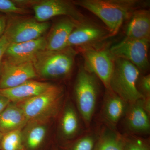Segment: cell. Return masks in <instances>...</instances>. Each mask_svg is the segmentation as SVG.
<instances>
[{
    "instance_id": "cb8c5ba5",
    "label": "cell",
    "mask_w": 150,
    "mask_h": 150,
    "mask_svg": "<svg viewBox=\"0 0 150 150\" xmlns=\"http://www.w3.org/2000/svg\"><path fill=\"white\" fill-rule=\"evenodd\" d=\"M95 144V141L93 137L86 136L75 142L69 150H93Z\"/></svg>"
},
{
    "instance_id": "603a6c76",
    "label": "cell",
    "mask_w": 150,
    "mask_h": 150,
    "mask_svg": "<svg viewBox=\"0 0 150 150\" xmlns=\"http://www.w3.org/2000/svg\"><path fill=\"white\" fill-rule=\"evenodd\" d=\"M0 12L24 14L28 13V11L24 8L19 6L14 1L0 0Z\"/></svg>"
},
{
    "instance_id": "4fadbf2b",
    "label": "cell",
    "mask_w": 150,
    "mask_h": 150,
    "mask_svg": "<svg viewBox=\"0 0 150 150\" xmlns=\"http://www.w3.org/2000/svg\"><path fill=\"white\" fill-rule=\"evenodd\" d=\"M78 23L68 17L57 22L46 38V50L60 51L67 48L69 37Z\"/></svg>"
},
{
    "instance_id": "6da1fadb",
    "label": "cell",
    "mask_w": 150,
    "mask_h": 150,
    "mask_svg": "<svg viewBox=\"0 0 150 150\" xmlns=\"http://www.w3.org/2000/svg\"><path fill=\"white\" fill-rule=\"evenodd\" d=\"M75 5L87 10L99 18L110 36L118 33L123 23L129 19L140 3L137 0H79Z\"/></svg>"
},
{
    "instance_id": "9c48e42d",
    "label": "cell",
    "mask_w": 150,
    "mask_h": 150,
    "mask_svg": "<svg viewBox=\"0 0 150 150\" xmlns=\"http://www.w3.org/2000/svg\"><path fill=\"white\" fill-rule=\"evenodd\" d=\"M50 27V23L35 19L16 20L7 23L4 35L10 43H23L42 37Z\"/></svg>"
},
{
    "instance_id": "52a82bcc",
    "label": "cell",
    "mask_w": 150,
    "mask_h": 150,
    "mask_svg": "<svg viewBox=\"0 0 150 150\" xmlns=\"http://www.w3.org/2000/svg\"><path fill=\"white\" fill-rule=\"evenodd\" d=\"M149 41L125 37L121 42L112 46L109 51L114 59H125L140 71H146L149 67L148 58Z\"/></svg>"
},
{
    "instance_id": "8992f818",
    "label": "cell",
    "mask_w": 150,
    "mask_h": 150,
    "mask_svg": "<svg viewBox=\"0 0 150 150\" xmlns=\"http://www.w3.org/2000/svg\"><path fill=\"white\" fill-rule=\"evenodd\" d=\"M85 67L101 81L107 91H110V81L114 67V58L107 49L96 47L80 49Z\"/></svg>"
},
{
    "instance_id": "e0dca14e",
    "label": "cell",
    "mask_w": 150,
    "mask_h": 150,
    "mask_svg": "<svg viewBox=\"0 0 150 150\" xmlns=\"http://www.w3.org/2000/svg\"><path fill=\"white\" fill-rule=\"evenodd\" d=\"M27 123L23 110L15 103H10L0 113V132L4 134L20 130Z\"/></svg>"
},
{
    "instance_id": "5bb4252c",
    "label": "cell",
    "mask_w": 150,
    "mask_h": 150,
    "mask_svg": "<svg viewBox=\"0 0 150 150\" xmlns=\"http://www.w3.org/2000/svg\"><path fill=\"white\" fill-rule=\"evenodd\" d=\"M54 84L30 80L12 88L0 89V94L11 102H23L46 91Z\"/></svg>"
},
{
    "instance_id": "f1b7e54d",
    "label": "cell",
    "mask_w": 150,
    "mask_h": 150,
    "mask_svg": "<svg viewBox=\"0 0 150 150\" xmlns=\"http://www.w3.org/2000/svg\"><path fill=\"white\" fill-rule=\"evenodd\" d=\"M10 102L9 100L0 94V113L5 109Z\"/></svg>"
},
{
    "instance_id": "7c38bea8",
    "label": "cell",
    "mask_w": 150,
    "mask_h": 150,
    "mask_svg": "<svg viewBox=\"0 0 150 150\" xmlns=\"http://www.w3.org/2000/svg\"><path fill=\"white\" fill-rule=\"evenodd\" d=\"M46 48V38L42 36L23 43H10L4 57L6 61L15 64L32 62L36 55Z\"/></svg>"
},
{
    "instance_id": "2e32d148",
    "label": "cell",
    "mask_w": 150,
    "mask_h": 150,
    "mask_svg": "<svg viewBox=\"0 0 150 150\" xmlns=\"http://www.w3.org/2000/svg\"><path fill=\"white\" fill-rule=\"evenodd\" d=\"M143 99L131 103L126 111V127L133 133L145 134L149 131V114L143 107Z\"/></svg>"
},
{
    "instance_id": "7402d4cb",
    "label": "cell",
    "mask_w": 150,
    "mask_h": 150,
    "mask_svg": "<svg viewBox=\"0 0 150 150\" xmlns=\"http://www.w3.org/2000/svg\"><path fill=\"white\" fill-rule=\"evenodd\" d=\"M46 134L43 126H37L33 128L28 133L26 139V148L28 150H36L43 143Z\"/></svg>"
},
{
    "instance_id": "44dd1931",
    "label": "cell",
    "mask_w": 150,
    "mask_h": 150,
    "mask_svg": "<svg viewBox=\"0 0 150 150\" xmlns=\"http://www.w3.org/2000/svg\"><path fill=\"white\" fill-rule=\"evenodd\" d=\"M1 150H24L20 130L9 132L3 135L0 141Z\"/></svg>"
},
{
    "instance_id": "30bf717a",
    "label": "cell",
    "mask_w": 150,
    "mask_h": 150,
    "mask_svg": "<svg viewBox=\"0 0 150 150\" xmlns=\"http://www.w3.org/2000/svg\"><path fill=\"white\" fill-rule=\"evenodd\" d=\"M109 37L111 36L107 29L87 21L80 23L71 33L67 47H94Z\"/></svg>"
},
{
    "instance_id": "9a60e30c",
    "label": "cell",
    "mask_w": 150,
    "mask_h": 150,
    "mask_svg": "<svg viewBox=\"0 0 150 150\" xmlns=\"http://www.w3.org/2000/svg\"><path fill=\"white\" fill-rule=\"evenodd\" d=\"M129 20L125 37L150 41L149 11L145 9H137L133 12Z\"/></svg>"
},
{
    "instance_id": "484cf974",
    "label": "cell",
    "mask_w": 150,
    "mask_h": 150,
    "mask_svg": "<svg viewBox=\"0 0 150 150\" xmlns=\"http://www.w3.org/2000/svg\"><path fill=\"white\" fill-rule=\"evenodd\" d=\"M140 89L141 93L144 97L150 96V76L149 74L144 76L141 78L140 81Z\"/></svg>"
},
{
    "instance_id": "7a4b0ae2",
    "label": "cell",
    "mask_w": 150,
    "mask_h": 150,
    "mask_svg": "<svg viewBox=\"0 0 150 150\" xmlns=\"http://www.w3.org/2000/svg\"><path fill=\"white\" fill-rule=\"evenodd\" d=\"M76 54L72 47L60 51L45 50L38 53L32 63L37 76L40 77L47 79H60L71 73Z\"/></svg>"
},
{
    "instance_id": "d4e9b609",
    "label": "cell",
    "mask_w": 150,
    "mask_h": 150,
    "mask_svg": "<svg viewBox=\"0 0 150 150\" xmlns=\"http://www.w3.org/2000/svg\"><path fill=\"white\" fill-rule=\"evenodd\" d=\"M123 140V150H150L149 144L142 140Z\"/></svg>"
},
{
    "instance_id": "5b68a950",
    "label": "cell",
    "mask_w": 150,
    "mask_h": 150,
    "mask_svg": "<svg viewBox=\"0 0 150 150\" xmlns=\"http://www.w3.org/2000/svg\"><path fill=\"white\" fill-rule=\"evenodd\" d=\"M63 95V89L53 85L43 93L23 101V103L20 106L23 110L28 122L38 121L56 113Z\"/></svg>"
},
{
    "instance_id": "ffe728a7",
    "label": "cell",
    "mask_w": 150,
    "mask_h": 150,
    "mask_svg": "<svg viewBox=\"0 0 150 150\" xmlns=\"http://www.w3.org/2000/svg\"><path fill=\"white\" fill-rule=\"evenodd\" d=\"M93 150H123V139L112 132H107L95 142Z\"/></svg>"
},
{
    "instance_id": "83f0119b",
    "label": "cell",
    "mask_w": 150,
    "mask_h": 150,
    "mask_svg": "<svg viewBox=\"0 0 150 150\" xmlns=\"http://www.w3.org/2000/svg\"><path fill=\"white\" fill-rule=\"evenodd\" d=\"M7 22L5 16L0 14V38L4 34L6 28Z\"/></svg>"
},
{
    "instance_id": "ac0fdd59",
    "label": "cell",
    "mask_w": 150,
    "mask_h": 150,
    "mask_svg": "<svg viewBox=\"0 0 150 150\" xmlns=\"http://www.w3.org/2000/svg\"><path fill=\"white\" fill-rule=\"evenodd\" d=\"M126 103L113 92L107 91L103 110L105 120L110 124L115 125L126 113Z\"/></svg>"
},
{
    "instance_id": "8fae6325",
    "label": "cell",
    "mask_w": 150,
    "mask_h": 150,
    "mask_svg": "<svg viewBox=\"0 0 150 150\" xmlns=\"http://www.w3.org/2000/svg\"><path fill=\"white\" fill-rule=\"evenodd\" d=\"M37 75L32 62H3L0 77V89L12 88L34 79Z\"/></svg>"
},
{
    "instance_id": "3957f363",
    "label": "cell",
    "mask_w": 150,
    "mask_h": 150,
    "mask_svg": "<svg viewBox=\"0 0 150 150\" xmlns=\"http://www.w3.org/2000/svg\"><path fill=\"white\" fill-rule=\"evenodd\" d=\"M140 71L125 59H114V67L110 81L111 91L126 102L134 103L144 98L137 88Z\"/></svg>"
},
{
    "instance_id": "4316f807",
    "label": "cell",
    "mask_w": 150,
    "mask_h": 150,
    "mask_svg": "<svg viewBox=\"0 0 150 150\" xmlns=\"http://www.w3.org/2000/svg\"><path fill=\"white\" fill-rule=\"evenodd\" d=\"M10 44L5 35H4L0 38V72L2 67L3 59L4 58L5 54L7 48Z\"/></svg>"
},
{
    "instance_id": "f546056e",
    "label": "cell",
    "mask_w": 150,
    "mask_h": 150,
    "mask_svg": "<svg viewBox=\"0 0 150 150\" xmlns=\"http://www.w3.org/2000/svg\"><path fill=\"white\" fill-rule=\"evenodd\" d=\"M3 135H4V134H2V133H1V132H0V141H1V139Z\"/></svg>"
},
{
    "instance_id": "277c9868",
    "label": "cell",
    "mask_w": 150,
    "mask_h": 150,
    "mask_svg": "<svg viewBox=\"0 0 150 150\" xmlns=\"http://www.w3.org/2000/svg\"><path fill=\"white\" fill-rule=\"evenodd\" d=\"M74 90L78 109L86 124L88 125L93 116L98 93L96 76L81 66Z\"/></svg>"
},
{
    "instance_id": "4dcf8cb0",
    "label": "cell",
    "mask_w": 150,
    "mask_h": 150,
    "mask_svg": "<svg viewBox=\"0 0 150 150\" xmlns=\"http://www.w3.org/2000/svg\"><path fill=\"white\" fill-rule=\"evenodd\" d=\"M54 150H59L57 149H54Z\"/></svg>"
},
{
    "instance_id": "ba28073f",
    "label": "cell",
    "mask_w": 150,
    "mask_h": 150,
    "mask_svg": "<svg viewBox=\"0 0 150 150\" xmlns=\"http://www.w3.org/2000/svg\"><path fill=\"white\" fill-rule=\"evenodd\" d=\"M75 6L72 1L64 0H43L35 2L33 9L35 19L40 22L59 16H67L79 23L87 21Z\"/></svg>"
},
{
    "instance_id": "d6986e66",
    "label": "cell",
    "mask_w": 150,
    "mask_h": 150,
    "mask_svg": "<svg viewBox=\"0 0 150 150\" xmlns=\"http://www.w3.org/2000/svg\"><path fill=\"white\" fill-rule=\"evenodd\" d=\"M79 121L77 114L71 106L66 108L62 120V129L63 134L66 138L73 137L77 132Z\"/></svg>"
}]
</instances>
